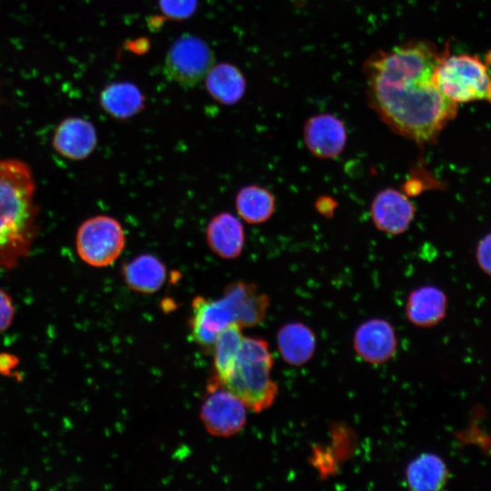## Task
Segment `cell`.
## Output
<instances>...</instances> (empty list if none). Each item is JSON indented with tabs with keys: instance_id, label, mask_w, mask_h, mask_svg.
<instances>
[{
	"instance_id": "obj_14",
	"label": "cell",
	"mask_w": 491,
	"mask_h": 491,
	"mask_svg": "<svg viewBox=\"0 0 491 491\" xmlns=\"http://www.w3.org/2000/svg\"><path fill=\"white\" fill-rule=\"evenodd\" d=\"M205 240L210 250L223 259H235L242 254L246 235L242 222L228 212L211 218L205 228Z\"/></svg>"
},
{
	"instance_id": "obj_23",
	"label": "cell",
	"mask_w": 491,
	"mask_h": 491,
	"mask_svg": "<svg viewBox=\"0 0 491 491\" xmlns=\"http://www.w3.org/2000/svg\"><path fill=\"white\" fill-rule=\"evenodd\" d=\"M159 7L166 18L181 21L194 15L197 0H159Z\"/></svg>"
},
{
	"instance_id": "obj_20",
	"label": "cell",
	"mask_w": 491,
	"mask_h": 491,
	"mask_svg": "<svg viewBox=\"0 0 491 491\" xmlns=\"http://www.w3.org/2000/svg\"><path fill=\"white\" fill-rule=\"evenodd\" d=\"M406 479L413 490L436 491L446 484L448 470L438 456L421 454L408 464Z\"/></svg>"
},
{
	"instance_id": "obj_13",
	"label": "cell",
	"mask_w": 491,
	"mask_h": 491,
	"mask_svg": "<svg viewBox=\"0 0 491 491\" xmlns=\"http://www.w3.org/2000/svg\"><path fill=\"white\" fill-rule=\"evenodd\" d=\"M232 306L235 323L242 327L261 324L269 307V297L253 283L234 282L222 294Z\"/></svg>"
},
{
	"instance_id": "obj_19",
	"label": "cell",
	"mask_w": 491,
	"mask_h": 491,
	"mask_svg": "<svg viewBox=\"0 0 491 491\" xmlns=\"http://www.w3.org/2000/svg\"><path fill=\"white\" fill-rule=\"evenodd\" d=\"M205 84L211 97L225 105L236 104L243 97L246 87L242 72L229 63L213 65L205 76Z\"/></svg>"
},
{
	"instance_id": "obj_24",
	"label": "cell",
	"mask_w": 491,
	"mask_h": 491,
	"mask_svg": "<svg viewBox=\"0 0 491 491\" xmlns=\"http://www.w3.org/2000/svg\"><path fill=\"white\" fill-rule=\"evenodd\" d=\"M15 316V306L10 294L0 287V333L10 328Z\"/></svg>"
},
{
	"instance_id": "obj_5",
	"label": "cell",
	"mask_w": 491,
	"mask_h": 491,
	"mask_svg": "<svg viewBox=\"0 0 491 491\" xmlns=\"http://www.w3.org/2000/svg\"><path fill=\"white\" fill-rule=\"evenodd\" d=\"M125 246V234L115 218L98 215L85 219L75 234V249L80 259L94 267L114 264Z\"/></svg>"
},
{
	"instance_id": "obj_6",
	"label": "cell",
	"mask_w": 491,
	"mask_h": 491,
	"mask_svg": "<svg viewBox=\"0 0 491 491\" xmlns=\"http://www.w3.org/2000/svg\"><path fill=\"white\" fill-rule=\"evenodd\" d=\"M213 50L198 36L180 35L167 51L164 72L165 76L184 88L198 85L214 65Z\"/></svg>"
},
{
	"instance_id": "obj_17",
	"label": "cell",
	"mask_w": 491,
	"mask_h": 491,
	"mask_svg": "<svg viewBox=\"0 0 491 491\" xmlns=\"http://www.w3.org/2000/svg\"><path fill=\"white\" fill-rule=\"evenodd\" d=\"M447 300L445 293L432 286L414 289L406 301V316L416 326L429 327L446 316Z\"/></svg>"
},
{
	"instance_id": "obj_21",
	"label": "cell",
	"mask_w": 491,
	"mask_h": 491,
	"mask_svg": "<svg viewBox=\"0 0 491 491\" xmlns=\"http://www.w3.org/2000/svg\"><path fill=\"white\" fill-rule=\"evenodd\" d=\"M235 205L242 220L251 225H258L266 222L274 215L276 197L266 187L249 185L237 192Z\"/></svg>"
},
{
	"instance_id": "obj_15",
	"label": "cell",
	"mask_w": 491,
	"mask_h": 491,
	"mask_svg": "<svg viewBox=\"0 0 491 491\" xmlns=\"http://www.w3.org/2000/svg\"><path fill=\"white\" fill-rule=\"evenodd\" d=\"M165 265L155 256L142 254L125 262L121 276L125 286L134 292L154 294L166 280Z\"/></svg>"
},
{
	"instance_id": "obj_26",
	"label": "cell",
	"mask_w": 491,
	"mask_h": 491,
	"mask_svg": "<svg viewBox=\"0 0 491 491\" xmlns=\"http://www.w3.org/2000/svg\"><path fill=\"white\" fill-rule=\"evenodd\" d=\"M19 358L8 352H0V375L4 376H12L19 365Z\"/></svg>"
},
{
	"instance_id": "obj_9",
	"label": "cell",
	"mask_w": 491,
	"mask_h": 491,
	"mask_svg": "<svg viewBox=\"0 0 491 491\" xmlns=\"http://www.w3.org/2000/svg\"><path fill=\"white\" fill-rule=\"evenodd\" d=\"M97 145V133L95 125L87 119L69 116L63 119L55 127L52 146L62 157L72 161L86 159Z\"/></svg>"
},
{
	"instance_id": "obj_22",
	"label": "cell",
	"mask_w": 491,
	"mask_h": 491,
	"mask_svg": "<svg viewBox=\"0 0 491 491\" xmlns=\"http://www.w3.org/2000/svg\"><path fill=\"white\" fill-rule=\"evenodd\" d=\"M242 326L232 323L217 336L213 348L214 373L222 383L232 371L243 340Z\"/></svg>"
},
{
	"instance_id": "obj_18",
	"label": "cell",
	"mask_w": 491,
	"mask_h": 491,
	"mask_svg": "<svg viewBox=\"0 0 491 491\" xmlns=\"http://www.w3.org/2000/svg\"><path fill=\"white\" fill-rule=\"evenodd\" d=\"M276 340L282 358L292 366H301L308 362L316 346L314 332L300 322L283 326L277 332Z\"/></svg>"
},
{
	"instance_id": "obj_12",
	"label": "cell",
	"mask_w": 491,
	"mask_h": 491,
	"mask_svg": "<svg viewBox=\"0 0 491 491\" xmlns=\"http://www.w3.org/2000/svg\"><path fill=\"white\" fill-rule=\"evenodd\" d=\"M356 354L370 364H382L391 359L396 352L397 339L389 322L372 318L362 323L354 336Z\"/></svg>"
},
{
	"instance_id": "obj_3",
	"label": "cell",
	"mask_w": 491,
	"mask_h": 491,
	"mask_svg": "<svg viewBox=\"0 0 491 491\" xmlns=\"http://www.w3.org/2000/svg\"><path fill=\"white\" fill-rule=\"evenodd\" d=\"M435 82L456 104L479 100L491 103V75L476 55H450L447 51L436 70Z\"/></svg>"
},
{
	"instance_id": "obj_1",
	"label": "cell",
	"mask_w": 491,
	"mask_h": 491,
	"mask_svg": "<svg viewBox=\"0 0 491 491\" xmlns=\"http://www.w3.org/2000/svg\"><path fill=\"white\" fill-rule=\"evenodd\" d=\"M446 52L429 41H411L378 50L364 64L370 106L395 133L419 145L435 142L457 113V104L435 82Z\"/></svg>"
},
{
	"instance_id": "obj_27",
	"label": "cell",
	"mask_w": 491,
	"mask_h": 491,
	"mask_svg": "<svg viewBox=\"0 0 491 491\" xmlns=\"http://www.w3.org/2000/svg\"><path fill=\"white\" fill-rule=\"evenodd\" d=\"M316 209L321 215H332L335 210V202L329 197H321L316 204Z\"/></svg>"
},
{
	"instance_id": "obj_7",
	"label": "cell",
	"mask_w": 491,
	"mask_h": 491,
	"mask_svg": "<svg viewBox=\"0 0 491 491\" xmlns=\"http://www.w3.org/2000/svg\"><path fill=\"white\" fill-rule=\"evenodd\" d=\"M205 389L200 418L206 431L220 437L239 433L246 423L244 403L214 375L207 381Z\"/></svg>"
},
{
	"instance_id": "obj_10",
	"label": "cell",
	"mask_w": 491,
	"mask_h": 491,
	"mask_svg": "<svg viewBox=\"0 0 491 491\" xmlns=\"http://www.w3.org/2000/svg\"><path fill=\"white\" fill-rule=\"evenodd\" d=\"M346 137L344 123L331 114L313 115L304 126V140L307 149L321 159L337 157L345 148Z\"/></svg>"
},
{
	"instance_id": "obj_25",
	"label": "cell",
	"mask_w": 491,
	"mask_h": 491,
	"mask_svg": "<svg viewBox=\"0 0 491 491\" xmlns=\"http://www.w3.org/2000/svg\"><path fill=\"white\" fill-rule=\"evenodd\" d=\"M476 255L481 269L491 276V234L480 240Z\"/></svg>"
},
{
	"instance_id": "obj_2",
	"label": "cell",
	"mask_w": 491,
	"mask_h": 491,
	"mask_svg": "<svg viewBox=\"0 0 491 491\" xmlns=\"http://www.w3.org/2000/svg\"><path fill=\"white\" fill-rule=\"evenodd\" d=\"M35 189L25 161L0 159V269L15 267L32 249L39 231Z\"/></svg>"
},
{
	"instance_id": "obj_4",
	"label": "cell",
	"mask_w": 491,
	"mask_h": 491,
	"mask_svg": "<svg viewBox=\"0 0 491 491\" xmlns=\"http://www.w3.org/2000/svg\"><path fill=\"white\" fill-rule=\"evenodd\" d=\"M273 356H237L223 385L251 411L259 413L275 401L277 386L271 377Z\"/></svg>"
},
{
	"instance_id": "obj_8",
	"label": "cell",
	"mask_w": 491,
	"mask_h": 491,
	"mask_svg": "<svg viewBox=\"0 0 491 491\" xmlns=\"http://www.w3.org/2000/svg\"><path fill=\"white\" fill-rule=\"evenodd\" d=\"M191 306L189 336L205 354H212L218 334L235 323L233 308L223 296L217 299L196 296Z\"/></svg>"
},
{
	"instance_id": "obj_11",
	"label": "cell",
	"mask_w": 491,
	"mask_h": 491,
	"mask_svg": "<svg viewBox=\"0 0 491 491\" xmlns=\"http://www.w3.org/2000/svg\"><path fill=\"white\" fill-rule=\"evenodd\" d=\"M416 214L414 204L402 192L386 188L376 195L371 204V218L377 229L389 235L404 233Z\"/></svg>"
},
{
	"instance_id": "obj_16",
	"label": "cell",
	"mask_w": 491,
	"mask_h": 491,
	"mask_svg": "<svg viewBox=\"0 0 491 491\" xmlns=\"http://www.w3.org/2000/svg\"><path fill=\"white\" fill-rule=\"evenodd\" d=\"M102 109L112 118L125 121L139 114L145 105V96L135 84L112 83L101 91Z\"/></svg>"
}]
</instances>
